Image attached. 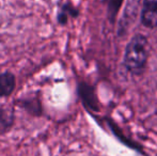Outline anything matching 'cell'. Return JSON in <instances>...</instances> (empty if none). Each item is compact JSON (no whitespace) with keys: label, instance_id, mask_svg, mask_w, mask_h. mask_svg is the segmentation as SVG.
Instances as JSON below:
<instances>
[{"label":"cell","instance_id":"3957f363","mask_svg":"<svg viewBox=\"0 0 157 156\" xmlns=\"http://www.w3.org/2000/svg\"><path fill=\"white\" fill-rule=\"evenodd\" d=\"M15 86H16V80L12 73L6 72L0 74V97L10 95L14 91Z\"/></svg>","mask_w":157,"mask_h":156},{"label":"cell","instance_id":"5b68a950","mask_svg":"<svg viewBox=\"0 0 157 156\" xmlns=\"http://www.w3.org/2000/svg\"><path fill=\"white\" fill-rule=\"evenodd\" d=\"M122 1L123 0H109V15L111 19H113V17L118 13Z\"/></svg>","mask_w":157,"mask_h":156},{"label":"cell","instance_id":"6da1fadb","mask_svg":"<svg viewBox=\"0 0 157 156\" xmlns=\"http://www.w3.org/2000/svg\"><path fill=\"white\" fill-rule=\"evenodd\" d=\"M150 44L142 34H135L128 42L124 55L125 67L135 75L142 73L150 56Z\"/></svg>","mask_w":157,"mask_h":156},{"label":"cell","instance_id":"7a4b0ae2","mask_svg":"<svg viewBox=\"0 0 157 156\" xmlns=\"http://www.w3.org/2000/svg\"><path fill=\"white\" fill-rule=\"evenodd\" d=\"M141 21L147 28L157 27V0H143Z\"/></svg>","mask_w":157,"mask_h":156},{"label":"cell","instance_id":"277c9868","mask_svg":"<svg viewBox=\"0 0 157 156\" xmlns=\"http://www.w3.org/2000/svg\"><path fill=\"white\" fill-rule=\"evenodd\" d=\"M14 121L12 109H0V134H3L11 128Z\"/></svg>","mask_w":157,"mask_h":156}]
</instances>
